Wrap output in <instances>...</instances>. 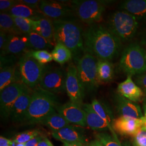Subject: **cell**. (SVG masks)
Returning a JSON list of instances; mask_svg holds the SVG:
<instances>
[{"label": "cell", "instance_id": "30", "mask_svg": "<svg viewBox=\"0 0 146 146\" xmlns=\"http://www.w3.org/2000/svg\"><path fill=\"white\" fill-rule=\"evenodd\" d=\"M27 36L29 40V48L34 50H46L54 47L44 37L34 31L30 33Z\"/></svg>", "mask_w": 146, "mask_h": 146}, {"label": "cell", "instance_id": "1", "mask_svg": "<svg viewBox=\"0 0 146 146\" xmlns=\"http://www.w3.org/2000/svg\"><path fill=\"white\" fill-rule=\"evenodd\" d=\"M84 52L98 60L111 61L121 50L122 42L106 27L99 24L90 25L84 31Z\"/></svg>", "mask_w": 146, "mask_h": 146}, {"label": "cell", "instance_id": "5", "mask_svg": "<svg viewBox=\"0 0 146 146\" xmlns=\"http://www.w3.org/2000/svg\"><path fill=\"white\" fill-rule=\"evenodd\" d=\"M146 50L140 44L128 45L121 54L119 68L127 76H137L146 72Z\"/></svg>", "mask_w": 146, "mask_h": 146}, {"label": "cell", "instance_id": "47", "mask_svg": "<svg viewBox=\"0 0 146 146\" xmlns=\"http://www.w3.org/2000/svg\"></svg>", "mask_w": 146, "mask_h": 146}, {"label": "cell", "instance_id": "29", "mask_svg": "<svg viewBox=\"0 0 146 146\" xmlns=\"http://www.w3.org/2000/svg\"><path fill=\"white\" fill-rule=\"evenodd\" d=\"M0 31L11 35H23L16 26L12 16L6 13L0 14Z\"/></svg>", "mask_w": 146, "mask_h": 146}, {"label": "cell", "instance_id": "31", "mask_svg": "<svg viewBox=\"0 0 146 146\" xmlns=\"http://www.w3.org/2000/svg\"><path fill=\"white\" fill-rule=\"evenodd\" d=\"M16 26L23 35H27L33 31L31 19H26L13 16Z\"/></svg>", "mask_w": 146, "mask_h": 146}, {"label": "cell", "instance_id": "25", "mask_svg": "<svg viewBox=\"0 0 146 146\" xmlns=\"http://www.w3.org/2000/svg\"><path fill=\"white\" fill-rule=\"evenodd\" d=\"M41 125L47 127L52 132H55L70 124L56 110L43 120Z\"/></svg>", "mask_w": 146, "mask_h": 146}, {"label": "cell", "instance_id": "37", "mask_svg": "<svg viewBox=\"0 0 146 146\" xmlns=\"http://www.w3.org/2000/svg\"><path fill=\"white\" fill-rule=\"evenodd\" d=\"M135 82L141 88L146 96V72L135 76Z\"/></svg>", "mask_w": 146, "mask_h": 146}, {"label": "cell", "instance_id": "28", "mask_svg": "<svg viewBox=\"0 0 146 146\" xmlns=\"http://www.w3.org/2000/svg\"><path fill=\"white\" fill-rule=\"evenodd\" d=\"M51 53L53 60L61 65L69 62L73 56L72 51L61 43H56Z\"/></svg>", "mask_w": 146, "mask_h": 146}, {"label": "cell", "instance_id": "23", "mask_svg": "<svg viewBox=\"0 0 146 146\" xmlns=\"http://www.w3.org/2000/svg\"><path fill=\"white\" fill-rule=\"evenodd\" d=\"M90 104L95 112L107 123L113 138L117 142H120L116 133L112 128V123L114 118L111 110L106 104L98 100H93Z\"/></svg>", "mask_w": 146, "mask_h": 146}, {"label": "cell", "instance_id": "38", "mask_svg": "<svg viewBox=\"0 0 146 146\" xmlns=\"http://www.w3.org/2000/svg\"><path fill=\"white\" fill-rule=\"evenodd\" d=\"M10 34H7L5 32L0 31V51L1 52H2L8 41Z\"/></svg>", "mask_w": 146, "mask_h": 146}, {"label": "cell", "instance_id": "7", "mask_svg": "<svg viewBox=\"0 0 146 146\" xmlns=\"http://www.w3.org/2000/svg\"><path fill=\"white\" fill-rule=\"evenodd\" d=\"M97 63L98 58L88 52H84L78 61V75L84 93L96 90L101 83L98 75Z\"/></svg>", "mask_w": 146, "mask_h": 146}, {"label": "cell", "instance_id": "27", "mask_svg": "<svg viewBox=\"0 0 146 146\" xmlns=\"http://www.w3.org/2000/svg\"><path fill=\"white\" fill-rule=\"evenodd\" d=\"M7 13L13 16L26 19H33L41 16L39 15L41 13L38 10L32 8L20 2L12 7Z\"/></svg>", "mask_w": 146, "mask_h": 146}, {"label": "cell", "instance_id": "40", "mask_svg": "<svg viewBox=\"0 0 146 146\" xmlns=\"http://www.w3.org/2000/svg\"><path fill=\"white\" fill-rule=\"evenodd\" d=\"M45 137H44L41 134L40 135L37 136L36 137H35V138L33 139L31 141L27 142L26 143H25V146H37L38 143L40 141L42 140L43 138H44Z\"/></svg>", "mask_w": 146, "mask_h": 146}, {"label": "cell", "instance_id": "24", "mask_svg": "<svg viewBox=\"0 0 146 146\" xmlns=\"http://www.w3.org/2000/svg\"><path fill=\"white\" fill-rule=\"evenodd\" d=\"M139 19L146 18V0H127L123 1L119 7Z\"/></svg>", "mask_w": 146, "mask_h": 146}, {"label": "cell", "instance_id": "46", "mask_svg": "<svg viewBox=\"0 0 146 146\" xmlns=\"http://www.w3.org/2000/svg\"><path fill=\"white\" fill-rule=\"evenodd\" d=\"M15 146H26L25 143H16Z\"/></svg>", "mask_w": 146, "mask_h": 146}, {"label": "cell", "instance_id": "22", "mask_svg": "<svg viewBox=\"0 0 146 146\" xmlns=\"http://www.w3.org/2000/svg\"><path fill=\"white\" fill-rule=\"evenodd\" d=\"M21 81L19 65L12 64L1 67L0 92L6 87Z\"/></svg>", "mask_w": 146, "mask_h": 146}, {"label": "cell", "instance_id": "32", "mask_svg": "<svg viewBox=\"0 0 146 146\" xmlns=\"http://www.w3.org/2000/svg\"><path fill=\"white\" fill-rule=\"evenodd\" d=\"M40 131L38 130H31L24 131L15 136L13 141L16 143H26L37 136L41 135Z\"/></svg>", "mask_w": 146, "mask_h": 146}, {"label": "cell", "instance_id": "17", "mask_svg": "<svg viewBox=\"0 0 146 146\" xmlns=\"http://www.w3.org/2000/svg\"><path fill=\"white\" fill-rule=\"evenodd\" d=\"M33 90L28 89L16 100L11 110L10 117L15 122L26 121L27 114L29 108Z\"/></svg>", "mask_w": 146, "mask_h": 146}, {"label": "cell", "instance_id": "8", "mask_svg": "<svg viewBox=\"0 0 146 146\" xmlns=\"http://www.w3.org/2000/svg\"><path fill=\"white\" fill-rule=\"evenodd\" d=\"M18 65L21 81L31 89L39 86L48 69L44 64L38 62L33 58L29 51L20 58Z\"/></svg>", "mask_w": 146, "mask_h": 146}, {"label": "cell", "instance_id": "9", "mask_svg": "<svg viewBox=\"0 0 146 146\" xmlns=\"http://www.w3.org/2000/svg\"><path fill=\"white\" fill-rule=\"evenodd\" d=\"M29 88L21 81L11 84L1 91L0 111L4 119L10 117L11 110L16 100Z\"/></svg>", "mask_w": 146, "mask_h": 146}, {"label": "cell", "instance_id": "41", "mask_svg": "<svg viewBox=\"0 0 146 146\" xmlns=\"http://www.w3.org/2000/svg\"><path fill=\"white\" fill-rule=\"evenodd\" d=\"M14 143L13 140L8 139L2 136H0V146H14Z\"/></svg>", "mask_w": 146, "mask_h": 146}, {"label": "cell", "instance_id": "45", "mask_svg": "<svg viewBox=\"0 0 146 146\" xmlns=\"http://www.w3.org/2000/svg\"><path fill=\"white\" fill-rule=\"evenodd\" d=\"M63 146H79L77 145H73V144H69L67 143H63Z\"/></svg>", "mask_w": 146, "mask_h": 146}, {"label": "cell", "instance_id": "26", "mask_svg": "<svg viewBox=\"0 0 146 146\" xmlns=\"http://www.w3.org/2000/svg\"><path fill=\"white\" fill-rule=\"evenodd\" d=\"M98 75L100 82L107 83L112 80L114 77V66L110 61L98 60Z\"/></svg>", "mask_w": 146, "mask_h": 146}, {"label": "cell", "instance_id": "39", "mask_svg": "<svg viewBox=\"0 0 146 146\" xmlns=\"http://www.w3.org/2000/svg\"><path fill=\"white\" fill-rule=\"evenodd\" d=\"M19 2L23 5L29 6L32 8L38 10V6L41 1L38 0H19ZM39 11V10H38Z\"/></svg>", "mask_w": 146, "mask_h": 146}, {"label": "cell", "instance_id": "2", "mask_svg": "<svg viewBox=\"0 0 146 146\" xmlns=\"http://www.w3.org/2000/svg\"><path fill=\"white\" fill-rule=\"evenodd\" d=\"M58 98L56 95L40 86L33 89L31 101L26 121L31 124H41L43 120L56 110Z\"/></svg>", "mask_w": 146, "mask_h": 146}, {"label": "cell", "instance_id": "16", "mask_svg": "<svg viewBox=\"0 0 146 146\" xmlns=\"http://www.w3.org/2000/svg\"><path fill=\"white\" fill-rule=\"evenodd\" d=\"M117 90L121 96L136 103L143 101L146 98L143 90L133 80L131 76H127L124 81L119 84Z\"/></svg>", "mask_w": 146, "mask_h": 146}, {"label": "cell", "instance_id": "18", "mask_svg": "<svg viewBox=\"0 0 146 146\" xmlns=\"http://www.w3.org/2000/svg\"><path fill=\"white\" fill-rule=\"evenodd\" d=\"M115 100L116 108L120 116L137 119H141L144 116L143 111L137 103L127 99L119 94L115 95Z\"/></svg>", "mask_w": 146, "mask_h": 146}, {"label": "cell", "instance_id": "3", "mask_svg": "<svg viewBox=\"0 0 146 146\" xmlns=\"http://www.w3.org/2000/svg\"><path fill=\"white\" fill-rule=\"evenodd\" d=\"M55 43H61L76 56L84 52V31L81 27L70 20H52Z\"/></svg>", "mask_w": 146, "mask_h": 146}, {"label": "cell", "instance_id": "43", "mask_svg": "<svg viewBox=\"0 0 146 146\" xmlns=\"http://www.w3.org/2000/svg\"><path fill=\"white\" fill-rule=\"evenodd\" d=\"M37 146H54L52 145V142L50 141V140L47 138V137H44L42 139L41 141H40Z\"/></svg>", "mask_w": 146, "mask_h": 146}, {"label": "cell", "instance_id": "44", "mask_svg": "<svg viewBox=\"0 0 146 146\" xmlns=\"http://www.w3.org/2000/svg\"><path fill=\"white\" fill-rule=\"evenodd\" d=\"M84 146H104L100 142L98 139H95L94 140L87 142V143L84 145Z\"/></svg>", "mask_w": 146, "mask_h": 146}, {"label": "cell", "instance_id": "12", "mask_svg": "<svg viewBox=\"0 0 146 146\" xmlns=\"http://www.w3.org/2000/svg\"><path fill=\"white\" fill-rule=\"evenodd\" d=\"M67 73L61 68L47 69L38 86L54 94L66 92Z\"/></svg>", "mask_w": 146, "mask_h": 146}, {"label": "cell", "instance_id": "36", "mask_svg": "<svg viewBox=\"0 0 146 146\" xmlns=\"http://www.w3.org/2000/svg\"><path fill=\"white\" fill-rule=\"evenodd\" d=\"M19 3V0H1L0 11L1 13H7L11 8Z\"/></svg>", "mask_w": 146, "mask_h": 146}, {"label": "cell", "instance_id": "42", "mask_svg": "<svg viewBox=\"0 0 146 146\" xmlns=\"http://www.w3.org/2000/svg\"><path fill=\"white\" fill-rule=\"evenodd\" d=\"M143 102V105H142V108H143V114L144 116V124L142 127V129H145L146 131V97L144 99Z\"/></svg>", "mask_w": 146, "mask_h": 146}, {"label": "cell", "instance_id": "15", "mask_svg": "<svg viewBox=\"0 0 146 146\" xmlns=\"http://www.w3.org/2000/svg\"><path fill=\"white\" fill-rule=\"evenodd\" d=\"M52 137L63 143L84 146L87 143L84 134L75 127L70 125L59 131L52 132Z\"/></svg>", "mask_w": 146, "mask_h": 146}, {"label": "cell", "instance_id": "21", "mask_svg": "<svg viewBox=\"0 0 146 146\" xmlns=\"http://www.w3.org/2000/svg\"><path fill=\"white\" fill-rule=\"evenodd\" d=\"M82 108L86 113L87 126L90 128L99 131H110L107 123L95 112L91 104H84Z\"/></svg>", "mask_w": 146, "mask_h": 146}, {"label": "cell", "instance_id": "19", "mask_svg": "<svg viewBox=\"0 0 146 146\" xmlns=\"http://www.w3.org/2000/svg\"><path fill=\"white\" fill-rule=\"evenodd\" d=\"M32 19L33 31L44 37L54 47V28L52 20L44 16H38Z\"/></svg>", "mask_w": 146, "mask_h": 146}, {"label": "cell", "instance_id": "34", "mask_svg": "<svg viewBox=\"0 0 146 146\" xmlns=\"http://www.w3.org/2000/svg\"><path fill=\"white\" fill-rule=\"evenodd\" d=\"M96 139L104 146H122L120 142L115 140L112 136L106 133H100L96 135Z\"/></svg>", "mask_w": 146, "mask_h": 146}, {"label": "cell", "instance_id": "33", "mask_svg": "<svg viewBox=\"0 0 146 146\" xmlns=\"http://www.w3.org/2000/svg\"><path fill=\"white\" fill-rule=\"evenodd\" d=\"M29 52L33 58L38 62L43 64L50 62L53 60L52 53L49 52L47 50H31Z\"/></svg>", "mask_w": 146, "mask_h": 146}, {"label": "cell", "instance_id": "20", "mask_svg": "<svg viewBox=\"0 0 146 146\" xmlns=\"http://www.w3.org/2000/svg\"><path fill=\"white\" fill-rule=\"evenodd\" d=\"M28 48H29V43L27 35L10 34L4 50L1 52V56L17 55Z\"/></svg>", "mask_w": 146, "mask_h": 146}, {"label": "cell", "instance_id": "13", "mask_svg": "<svg viewBox=\"0 0 146 146\" xmlns=\"http://www.w3.org/2000/svg\"><path fill=\"white\" fill-rule=\"evenodd\" d=\"M144 124V116L137 119L130 116H120L114 119L112 128L115 133L122 135L134 136L141 129Z\"/></svg>", "mask_w": 146, "mask_h": 146}, {"label": "cell", "instance_id": "14", "mask_svg": "<svg viewBox=\"0 0 146 146\" xmlns=\"http://www.w3.org/2000/svg\"><path fill=\"white\" fill-rule=\"evenodd\" d=\"M56 111L69 124L82 127L87 126L86 113L82 108L77 104L70 101L58 107Z\"/></svg>", "mask_w": 146, "mask_h": 146}, {"label": "cell", "instance_id": "6", "mask_svg": "<svg viewBox=\"0 0 146 146\" xmlns=\"http://www.w3.org/2000/svg\"><path fill=\"white\" fill-rule=\"evenodd\" d=\"M111 2V1L75 0L70 3L75 16L90 26L101 20L106 7Z\"/></svg>", "mask_w": 146, "mask_h": 146}, {"label": "cell", "instance_id": "11", "mask_svg": "<svg viewBox=\"0 0 146 146\" xmlns=\"http://www.w3.org/2000/svg\"><path fill=\"white\" fill-rule=\"evenodd\" d=\"M66 73V92L70 101L82 107L85 93L78 78L76 66L70 63Z\"/></svg>", "mask_w": 146, "mask_h": 146}, {"label": "cell", "instance_id": "10", "mask_svg": "<svg viewBox=\"0 0 146 146\" xmlns=\"http://www.w3.org/2000/svg\"><path fill=\"white\" fill-rule=\"evenodd\" d=\"M38 10L42 15L52 20H69L75 16L72 5L64 1H41Z\"/></svg>", "mask_w": 146, "mask_h": 146}, {"label": "cell", "instance_id": "4", "mask_svg": "<svg viewBox=\"0 0 146 146\" xmlns=\"http://www.w3.org/2000/svg\"><path fill=\"white\" fill-rule=\"evenodd\" d=\"M107 28L122 42L131 40L139 27L138 20L125 11H117L110 16Z\"/></svg>", "mask_w": 146, "mask_h": 146}, {"label": "cell", "instance_id": "35", "mask_svg": "<svg viewBox=\"0 0 146 146\" xmlns=\"http://www.w3.org/2000/svg\"><path fill=\"white\" fill-rule=\"evenodd\" d=\"M133 146H146V131L141 128L133 136Z\"/></svg>", "mask_w": 146, "mask_h": 146}]
</instances>
